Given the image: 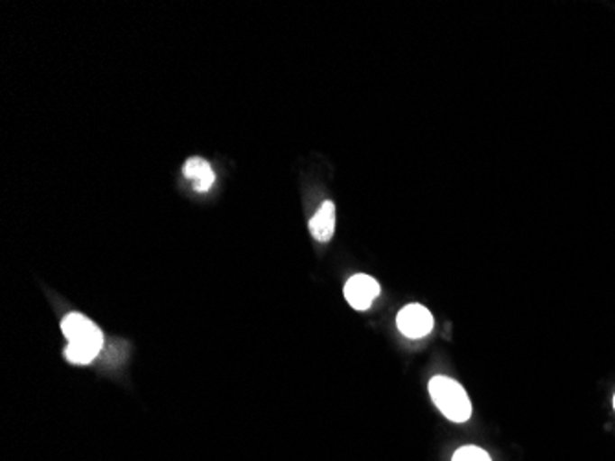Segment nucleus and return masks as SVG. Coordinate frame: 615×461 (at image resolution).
<instances>
[{
  "mask_svg": "<svg viewBox=\"0 0 615 461\" xmlns=\"http://www.w3.org/2000/svg\"><path fill=\"white\" fill-rule=\"evenodd\" d=\"M183 174L187 180L192 181V187L196 192H208L216 181V174L212 171V166L207 159L203 157H190L185 166Z\"/></svg>",
  "mask_w": 615,
  "mask_h": 461,
  "instance_id": "39448f33",
  "label": "nucleus"
},
{
  "mask_svg": "<svg viewBox=\"0 0 615 461\" xmlns=\"http://www.w3.org/2000/svg\"><path fill=\"white\" fill-rule=\"evenodd\" d=\"M429 395L433 404L454 423H464L472 417V402L464 388L448 376L436 374L429 381Z\"/></svg>",
  "mask_w": 615,
  "mask_h": 461,
  "instance_id": "f03ea898",
  "label": "nucleus"
},
{
  "mask_svg": "<svg viewBox=\"0 0 615 461\" xmlns=\"http://www.w3.org/2000/svg\"><path fill=\"white\" fill-rule=\"evenodd\" d=\"M397 325H399V328H400V332L404 334V337L418 340V338L427 337V334L431 332V328H433V316H431V312L426 307H422L418 303H413V305L404 307L399 312Z\"/></svg>",
  "mask_w": 615,
  "mask_h": 461,
  "instance_id": "20e7f679",
  "label": "nucleus"
},
{
  "mask_svg": "<svg viewBox=\"0 0 615 461\" xmlns=\"http://www.w3.org/2000/svg\"><path fill=\"white\" fill-rule=\"evenodd\" d=\"M61 330L69 340L65 358L70 364H91L100 355L104 347V334L89 318L72 312L61 321Z\"/></svg>",
  "mask_w": 615,
  "mask_h": 461,
  "instance_id": "f257e3e1",
  "label": "nucleus"
},
{
  "mask_svg": "<svg viewBox=\"0 0 615 461\" xmlns=\"http://www.w3.org/2000/svg\"><path fill=\"white\" fill-rule=\"evenodd\" d=\"M452 461H492L491 456L479 447H463L454 454Z\"/></svg>",
  "mask_w": 615,
  "mask_h": 461,
  "instance_id": "0eeeda50",
  "label": "nucleus"
},
{
  "mask_svg": "<svg viewBox=\"0 0 615 461\" xmlns=\"http://www.w3.org/2000/svg\"><path fill=\"white\" fill-rule=\"evenodd\" d=\"M335 231V205L332 201H325L316 217L310 220V233L319 242H328Z\"/></svg>",
  "mask_w": 615,
  "mask_h": 461,
  "instance_id": "423d86ee",
  "label": "nucleus"
},
{
  "mask_svg": "<svg viewBox=\"0 0 615 461\" xmlns=\"http://www.w3.org/2000/svg\"><path fill=\"white\" fill-rule=\"evenodd\" d=\"M613 408H615V397H613Z\"/></svg>",
  "mask_w": 615,
  "mask_h": 461,
  "instance_id": "6e6552de",
  "label": "nucleus"
},
{
  "mask_svg": "<svg viewBox=\"0 0 615 461\" xmlns=\"http://www.w3.org/2000/svg\"><path fill=\"white\" fill-rule=\"evenodd\" d=\"M381 286L376 279L365 273H358L350 277L344 284V298L348 305L356 310H367L372 301L380 296Z\"/></svg>",
  "mask_w": 615,
  "mask_h": 461,
  "instance_id": "7ed1b4c3",
  "label": "nucleus"
}]
</instances>
